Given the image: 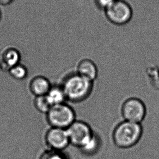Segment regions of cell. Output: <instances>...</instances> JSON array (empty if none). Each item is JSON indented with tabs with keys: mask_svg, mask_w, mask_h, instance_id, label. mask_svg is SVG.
<instances>
[{
	"mask_svg": "<svg viewBox=\"0 0 159 159\" xmlns=\"http://www.w3.org/2000/svg\"><path fill=\"white\" fill-rule=\"evenodd\" d=\"M14 0H0V5L7 6L11 4Z\"/></svg>",
	"mask_w": 159,
	"mask_h": 159,
	"instance_id": "obj_17",
	"label": "cell"
},
{
	"mask_svg": "<svg viewBox=\"0 0 159 159\" xmlns=\"http://www.w3.org/2000/svg\"><path fill=\"white\" fill-rule=\"evenodd\" d=\"M101 146V141L98 135L94 133L91 139L80 149L82 152L87 155L95 154L99 149Z\"/></svg>",
	"mask_w": 159,
	"mask_h": 159,
	"instance_id": "obj_12",
	"label": "cell"
},
{
	"mask_svg": "<svg viewBox=\"0 0 159 159\" xmlns=\"http://www.w3.org/2000/svg\"><path fill=\"white\" fill-rule=\"evenodd\" d=\"M96 6L102 11H105L110 7L116 0H94Z\"/></svg>",
	"mask_w": 159,
	"mask_h": 159,
	"instance_id": "obj_16",
	"label": "cell"
},
{
	"mask_svg": "<svg viewBox=\"0 0 159 159\" xmlns=\"http://www.w3.org/2000/svg\"><path fill=\"white\" fill-rule=\"evenodd\" d=\"M30 87L32 93L36 97H38L47 95L51 86L46 77L38 76L31 80Z\"/></svg>",
	"mask_w": 159,
	"mask_h": 159,
	"instance_id": "obj_10",
	"label": "cell"
},
{
	"mask_svg": "<svg viewBox=\"0 0 159 159\" xmlns=\"http://www.w3.org/2000/svg\"><path fill=\"white\" fill-rule=\"evenodd\" d=\"M50 124L54 128L66 129L75 121V113L66 104H58L51 107L47 113Z\"/></svg>",
	"mask_w": 159,
	"mask_h": 159,
	"instance_id": "obj_4",
	"label": "cell"
},
{
	"mask_svg": "<svg viewBox=\"0 0 159 159\" xmlns=\"http://www.w3.org/2000/svg\"><path fill=\"white\" fill-rule=\"evenodd\" d=\"M66 131L70 143L80 149L91 139L95 133L89 124L80 120H75Z\"/></svg>",
	"mask_w": 159,
	"mask_h": 159,
	"instance_id": "obj_6",
	"label": "cell"
},
{
	"mask_svg": "<svg viewBox=\"0 0 159 159\" xmlns=\"http://www.w3.org/2000/svg\"><path fill=\"white\" fill-rule=\"evenodd\" d=\"M9 73L11 77H13L14 79L21 80L26 77L28 74V70L26 66L19 63L12 67L9 70Z\"/></svg>",
	"mask_w": 159,
	"mask_h": 159,
	"instance_id": "obj_13",
	"label": "cell"
},
{
	"mask_svg": "<svg viewBox=\"0 0 159 159\" xmlns=\"http://www.w3.org/2000/svg\"><path fill=\"white\" fill-rule=\"evenodd\" d=\"M21 54L17 49L9 48L3 51L0 55V68L3 70L9 71L20 63Z\"/></svg>",
	"mask_w": 159,
	"mask_h": 159,
	"instance_id": "obj_8",
	"label": "cell"
},
{
	"mask_svg": "<svg viewBox=\"0 0 159 159\" xmlns=\"http://www.w3.org/2000/svg\"><path fill=\"white\" fill-rule=\"evenodd\" d=\"M76 73L94 82L98 76V69L93 60L84 58L78 63Z\"/></svg>",
	"mask_w": 159,
	"mask_h": 159,
	"instance_id": "obj_9",
	"label": "cell"
},
{
	"mask_svg": "<svg viewBox=\"0 0 159 159\" xmlns=\"http://www.w3.org/2000/svg\"><path fill=\"white\" fill-rule=\"evenodd\" d=\"M1 11H0V19H1Z\"/></svg>",
	"mask_w": 159,
	"mask_h": 159,
	"instance_id": "obj_18",
	"label": "cell"
},
{
	"mask_svg": "<svg viewBox=\"0 0 159 159\" xmlns=\"http://www.w3.org/2000/svg\"><path fill=\"white\" fill-rule=\"evenodd\" d=\"M46 141L53 150H63L70 143L66 129L54 128L50 129L46 135Z\"/></svg>",
	"mask_w": 159,
	"mask_h": 159,
	"instance_id": "obj_7",
	"label": "cell"
},
{
	"mask_svg": "<svg viewBox=\"0 0 159 159\" xmlns=\"http://www.w3.org/2000/svg\"><path fill=\"white\" fill-rule=\"evenodd\" d=\"M93 82L76 73L66 77L62 88L66 99L74 102H82L91 95Z\"/></svg>",
	"mask_w": 159,
	"mask_h": 159,
	"instance_id": "obj_2",
	"label": "cell"
},
{
	"mask_svg": "<svg viewBox=\"0 0 159 159\" xmlns=\"http://www.w3.org/2000/svg\"><path fill=\"white\" fill-rule=\"evenodd\" d=\"M46 97L52 106L64 103L66 99L62 87H51Z\"/></svg>",
	"mask_w": 159,
	"mask_h": 159,
	"instance_id": "obj_11",
	"label": "cell"
},
{
	"mask_svg": "<svg viewBox=\"0 0 159 159\" xmlns=\"http://www.w3.org/2000/svg\"><path fill=\"white\" fill-rule=\"evenodd\" d=\"M105 17L109 22L116 26H123L133 19V8L125 0H116L110 7L104 11Z\"/></svg>",
	"mask_w": 159,
	"mask_h": 159,
	"instance_id": "obj_3",
	"label": "cell"
},
{
	"mask_svg": "<svg viewBox=\"0 0 159 159\" xmlns=\"http://www.w3.org/2000/svg\"><path fill=\"white\" fill-rule=\"evenodd\" d=\"M141 123L123 120L117 124L113 131L112 139L115 146L128 149L136 145L143 135Z\"/></svg>",
	"mask_w": 159,
	"mask_h": 159,
	"instance_id": "obj_1",
	"label": "cell"
},
{
	"mask_svg": "<svg viewBox=\"0 0 159 159\" xmlns=\"http://www.w3.org/2000/svg\"><path fill=\"white\" fill-rule=\"evenodd\" d=\"M121 113L124 120L141 124L147 114L146 105L139 98H129L122 104Z\"/></svg>",
	"mask_w": 159,
	"mask_h": 159,
	"instance_id": "obj_5",
	"label": "cell"
},
{
	"mask_svg": "<svg viewBox=\"0 0 159 159\" xmlns=\"http://www.w3.org/2000/svg\"><path fill=\"white\" fill-rule=\"evenodd\" d=\"M34 105L35 107L39 111L47 113L52 107L46 95L37 97L34 101Z\"/></svg>",
	"mask_w": 159,
	"mask_h": 159,
	"instance_id": "obj_14",
	"label": "cell"
},
{
	"mask_svg": "<svg viewBox=\"0 0 159 159\" xmlns=\"http://www.w3.org/2000/svg\"><path fill=\"white\" fill-rule=\"evenodd\" d=\"M41 159H66L60 151L52 150L48 151L42 156Z\"/></svg>",
	"mask_w": 159,
	"mask_h": 159,
	"instance_id": "obj_15",
	"label": "cell"
}]
</instances>
